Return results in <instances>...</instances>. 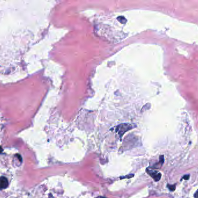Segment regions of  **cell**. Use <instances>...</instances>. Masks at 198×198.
Masks as SVG:
<instances>
[{
    "label": "cell",
    "mask_w": 198,
    "mask_h": 198,
    "mask_svg": "<svg viewBox=\"0 0 198 198\" xmlns=\"http://www.w3.org/2000/svg\"><path fill=\"white\" fill-rule=\"evenodd\" d=\"M136 127V125L133 124H128V123H123L118 125L116 128V132L119 135V137L121 138L123 134L133 128Z\"/></svg>",
    "instance_id": "cell-1"
},
{
    "label": "cell",
    "mask_w": 198,
    "mask_h": 198,
    "mask_svg": "<svg viewBox=\"0 0 198 198\" xmlns=\"http://www.w3.org/2000/svg\"><path fill=\"white\" fill-rule=\"evenodd\" d=\"M147 173L149 175H150L151 177L155 181H159L162 177V174L158 172L156 170H154L152 169H147L146 170Z\"/></svg>",
    "instance_id": "cell-2"
},
{
    "label": "cell",
    "mask_w": 198,
    "mask_h": 198,
    "mask_svg": "<svg viewBox=\"0 0 198 198\" xmlns=\"http://www.w3.org/2000/svg\"><path fill=\"white\" fill-rule=\"evenodd\" d=\"M8 180L7 179V178L4 177H0V189L2 190V189H5L7 188L8 187Z\"/></svg>",
    "instance_id": "cell-3"
},
{
    "label": "cell",
    "mask_w": 198,
    "mask_h": 198,
    "mask_svg": "<svg viewBox=\"0 0 198 198\" xmlns=\"http://www.w3.org/2000/svg\"><path fill=\"white\" fill-rule=\"evenodd\" d=\"M167 188L169 189V190H172V191H174V190H175V187H176V184H174V185H167Z\"/></svg>",
    "instance_id": "cell-4"
},
{
    "label": "cell",
    "mask_w": 198,
    "mask_h": 198,
    "mask_svg": "<svg viewBox=\"0 0 198 198\" xmlns=\"http://www.w3.org/2000/svg\"><path fill=\"white\" fill-rule=\"evenodd\" d=\"M190 177V175L189 174H187V175H185L183 177H182V179L184 180H188Z\"/></svg>",
    "instance_id": "cell-5"
},
{
    "label": "cell",
    "mask_w": 198,
    "mask_h": 198,
    "mask_svg": "<svg viewBox=\"0 0 198 198\" xmlns=\"http://www.w3.org/2000/svg\"><path fill=\"white\" fill-rule=\"evenodd\" d=\"M194 198H198V190L195 192V193L194 194Z\"/></svg>",
    "instance_id": "cell-6"
},
{
    "label": "cell",
    "mask_w": 198,
    "mask_h": 198,
    "mask_svg": "<svg viewBox=\"0 0 198 198\" xmlns=\"http://www.w3.org/2000/svg\"><path fill=\"white\" fill-rule=\"evenodd\" d=\"M49 198H54V197H53V196H52V195L51 194H50V195H49Z\"/></svg>",
    "instance_id": "cell-7"
},
{
    "label": "cell",
    "mask_w": 198,
    "mask_h": 198,
    "mask_svg": "<svg viewBox=\"0 0 198 198\" xmlns=\"http://www.w3.org/2000/svg\"><path fill=\"white\" fill-rule=\"evenodd\" d=\"M2 150H2V148L0 147V153H1V152H2Z\"/></svg>",
    "instance_id": "cell-8"
}]
</instances>
